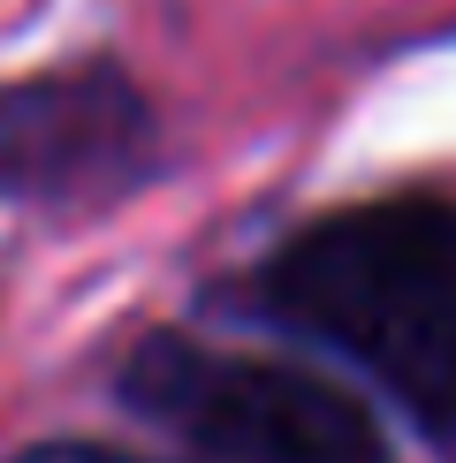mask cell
<instances>
[{
    "label": "cell",
    "mask_w": 456,
    "mask_h": 463,
    "mask_svg": "<svg viewBox=\"0 0 456 463\" xmlns=\"http://www.w3.org/2000/svg\"><path fill=\"white\" fill-rule=\"evenodd\" d=\"M259 297L281 326L366 364L418 426H456V205H342L274 250Z\"/></svg>",
    "instance_id": "1"
},
{
    "label": "cell",
    "mask_w": 456,
    "mask_h": 463,
    "mask_svg": "<svg viewBox=\"0 0 456 463\" xmlns=\"http://www.w3.org/2000/svg\"><path fill=\"white\" fill-rule=\"evenodd\" d=\"M122 395L198 463H395L366 402H350L304 364L152 335L129 357Z\"/></svg>",
    "instance_id": "2"
},
{
    "label": "cell",
    "mask_w": 456,
    "mask_h": 463,
    "mask_svg": "<svg viewBox=\"0 0 456 463\" xmlns=\"http://www.w3.org/2000/svg\"><path fill=\"white\" fill-rule=\"evenodd\" d=\"M152 114L122 69L69 61L0 84V198H76L145 160Z\"/></svg>",
    "instance_id": "3"
}]
</instances>
